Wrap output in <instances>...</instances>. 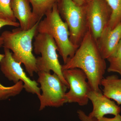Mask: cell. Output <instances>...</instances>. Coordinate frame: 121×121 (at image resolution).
<instances>
[{"label":"cell","instance_id":"1","mask_svg":"<svg viewBox=\"0 0 121 121\" xmlns=\"http://www.w3.org/2000/svg\"><path fill=\"white\" fill-rule=\"evenodd\" d=\"M105 60L99 52L96 40L88 30L73 56L62 65V70L81 69L86 74L91 90L100 91L99 87L106 69Z\"/></svg>","mask_w":121,"mask_h":121},{"label":"cell","instance_id":"2","mask_svg":"<svg viewBox=\"0 0 121 121\" xmlns=\"http://www.w3.org/2000/svg\"><path fill=\"white\" fill-rule=\"evenodd\" d=\"M40 21L29 30H23L19 27L11 31H4L1 35L3 39V47L12 51L13 58L24 64L31 77L38 72L36 58L32 52V41L37 33Z\"/></svg>","mask_w":121,"mask_h":121},{"label":"cell","instance_id":"3","mask_svg":"<svg viewBox=\"0 0 121 121\" xmlns=\"http://www.w3.org/2000/svg\"><path fill=\"white\" fill-rule=\"evenodd\" d=\"M39 22L37 32L46 33L53 38L65 64L68 59L73 56L78 48L70 40L68 26L60 17L57 4Z\"/></svg>","mask_w":121,"mask_h":121},{"label":"cell","instance_id":"4","mask_svg":"<svg viewBox=\"0 0 121 121\" xmlns=\"http://www.w3.org/2000/svg\"><path fill=\"white\" fill-rule=\"evenodd\" d=\"M34 38V52L36 55H41V56L36 58L38 72L43 71L50 73L52 71L69 89V84L63 75L62 65L59 61L57 53L58 48L54 39L48 34L38 32Z\"/></svg>","mask_w":121,"mask_h":121},{"label":"cell","instance_id":"5","mask_svg":"<svg viewBox=\"0 0 121 121\" xmlns=\"http://www.w3.org/2000/svg\"><path fill=\"white\" fill-rule=\"evenodd\" d=\"M57 6L60 17L68 26L70 40L78 48L88 31L84 5L79 6L72 0H60Z\"/></svg>","mask_w":121,"mask_h":121},{"label":"cell","instance_id":"6","mask_svg":"<svg viewBox=\"0 0 121 121\" xmlns=\"http://www.w3.org/2000/svg\"><path fill=\"white\" fill-rule=\"evenodd\" d=\"M37 82L40 84L42 94L38 97L40 101L39 110L47 107H59L67 103L66 94L67 86L55 73L38 72Z\"/></svg>","mask_w":121,"mask_h":121},{"label":"cell","instance_id":"7","mask_svg":"<svg viewBox=\"0 0 121 121\" xmlns=\"http://www.w3.org/2000/svg\"><path fill=\"white\" fill-rule=\"evenodd\" d=\"M62 72L69 86V90L66 94L67 103L86 105L89 100L88 95L91 89L86 81V74L78 68L66 69Z\"/></svg>","mask_w":121,"mask_h":121},{"label":"cell","instance_id":"8","mask_svg":"<svg viewBox=\"0 0 121 121\" xmlns=\"http://www.w3.org/2000/svg\"><path fill=\"white\" fill-rule=\"evenodd\" d=\"M84 5L88 30L97 40L108 26L111 9L105 0H87Z\"/></svg>","mask_w":121,"mask_h":121},{"label":"cell","instance_id":"9","mask_svg":"<svg viewBox=\"0 0 121 121\" xmlns=\"http://www.w3.org/2000/svg\"><path fill=\"white\" fill-rule=\"evenodd\" d=\"M4 56L0 62V67L5 76L15 84L22 81L24 83V89L27 92L36 95L38 97L39 96L41 90L38 83L27 76L21 66L22 63L14 59L12 52L10 50L4 48Z\"/></svg>","mask_w":121,"mask_h":121},{"label":"cell","instance_id":"10","mask_svg":"<svg viewBox=\"0 0 121 121\" xmlns=\"http://www.w3.org/2000/svg\"><path fill=\"white\" fill-rule=\"evenodd\" d=\"M88 97L93 106V110L89 115L91 117L98 120L106 115L115 116L121 112V108L119 105L107 97L101 91L91 90L88 94Z\"/></svg>","mask_w":121,"mask_h":121},{"label":"cell","instance_id":"11","mask_svg":"<svg viewBox=\"0 0 121 121\" xmlns=\"http://www.w3.org/2000/svg\"><path fill=\"white\" fill-rule=\"evenodd\" d=\"M121 39V23L113 29L107 27L96 40L103 58L107 59L114 52Z\"/></svg>","mask_w":121,"mask_h":121},{"label":"cell","instance_id":"12","mask_svg":"<svg viewBox=\"0 0 121 121\" xmlns=\"http://www.w3.org/2000/svg\"><path fill=\"white\" fill-rule=\"evenodd\" d=\"M11 7L14 16L19 21L21 29L29 30L39 22L33 14L29 0H11Z\"/></svg>","mask_w":121,"mask_h":121},{"label":"cell","instance_id":"13","mask_svg":"<svg viewBox=\"0 0 121 121\" xmlns=\"http://www.w3.org/2000/svg\"><path fill=\"white\" fill-rule=\"evenodd\" d=\"M101 85L104 95L114 100L118 105H121V79L114 75L108 76L103 78Z\"/></svg>","mask_w":121,"mask_h":121},{"label":"cell","instance_id":"14","mask_svg":"<svg viewBox=\"0 0 121 121\" xmlns=\"http://www.w3.org/2000/svg\"><path fill=\"white\" fill-rule=\"evenodd\" d=\"M32 7V12L38 21L51 11L60 0H29Z\"/></svg>","mask_w":121,"mask_h":121},{"label":"cell","instance_id":"15","mask_svg":"<svg viewBox=\"0 0 121 121\" xmlns=\"http://www.w3.org/2000/svg\"><path fill=\"white\" fill-rule=\"evenodd\" d=\"M4 56V54H0V62ZM23 89V82L22 81H20L11 86H4L0 83V101L18 95Z\"/></svg>","mask_w":121,"mask_h":121},{"label":"cell","instance_id":"16","mask_svg":"<svg viewBox=\"0 0 121 121\" xmlns=\"http://www.w3.org/2000/svg\"><path fill=\"white\" fill-rule=\"evenodd\" d=\"M111 11V16L107 27L111 29L121 23V0H105Z\"/></svg>","mask_w":121,"mask_h":121},{"label":"cell","instance_id":"17","mask_svg":"<svg viewBox=\"0 0 121 121\" xmlns=\"http://www.w3.org/2000/svg\"><path fill=\"white\" fill-rule=\"evenodd\" d=\"M107 60L109 63L107 71L116 72L121 76V39L114 52Z\"/></svg>","mask_w":121,"mask_h":121},{"label":"cell","instance_id":"18","mask_svg":"<svg viewBox=\"0 0 121 121\" xmlns=\"http://www.w3.org/2000/svg\"><path fill=\"white\" fill-rule=\"evenodd\" d=\"M11 0H0V19L17 22L11 7Z\"/></svg>","mask_w":121,"mask_h":121},{"label":"cell","instance_id":"19","mask_svg":"<svg viewBox=\"0 0 121 121\" xmlns=\"http://www.w3.org/2000/svg\"><path fill=\"white\" fill-rule=\"evenodd\" d=\"M9 26L19 27L20 26L19 23L17 22H13L0 19V29L5 26ZM3 45V39L0 36V48Z\"/></svg>","mask_w":121,"mask_h":121},{"label":"cell","instance_id":"20","mask_svg":"<svg viewBox=\"0 0 121 121\" xmlns=\"http://www.w3.org/2000/svg\"><path fill=\"white\" fill-rule=\"evenodd\" d=\"M77 113L78 117L80 121H98L97 119L90 117L81 110H78Z\"/></svg>","mask_w":121,"mask_h":121},{"label":"cell","instance_id":"21","mask_svg":"<svg viewBox=\"0 0 121 121\" xmlns=\"http://www.w3.org/2000/svg\"><path fill=\"white\" fill-rule=\"evenodd\" d=\"M98 121H121V115L119 114L114 116V117L112 118L103 117L98 119Z\"/></svg>","mask_w":121,"mask_h":121},{"label":"cell","instance_id":"22","mask_svg":"<svg viewBox=\"0 0 121 121\" xmlns=\"http://www.w3.org/2000/svg\"><path fill=\"white\" fill-rule=\"evenodd\" d=\"M76 4L80 6L84 5L86 3L87 0H72Z\"/></svg>","mask_w":121,"mask_h":121}]
</instances>
